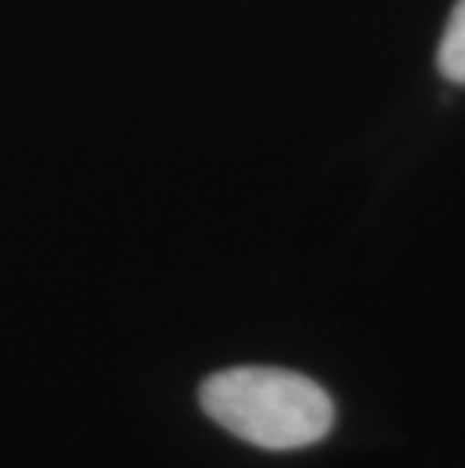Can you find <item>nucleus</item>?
Returning a JSON list of instances; mask_svg holds the SVG:
<instances>
[{"label":"nucleus","instance_id":"f257e3e1","mask_svg":"<svg viewBox=\"0 0 465 468\" xmlns=\"http://www.w3.org/2000/svg\"><path fill=\"white\" fill-rule=\"evenodd\" d=\"M200 405L217 426L263 451L312 447L335 423V405L321 384L275 366H236L206 378Z\"/></svg>","mask_w":465,"mask_h":468},{"label":"nucleus","instance_id":"f03ea898","mask_svg":"<svg viewBox=\"0 0 465 468\" xmlns=\"http://www.w3.org/2000/svg\"><path fill=\"white\" fill-rule=\"evenodd\" d=\"M439 67L450 82L465 85V0H457L439 46Z\"/></svg>","mask_w":465,"mask_h":468}]
</instances>
